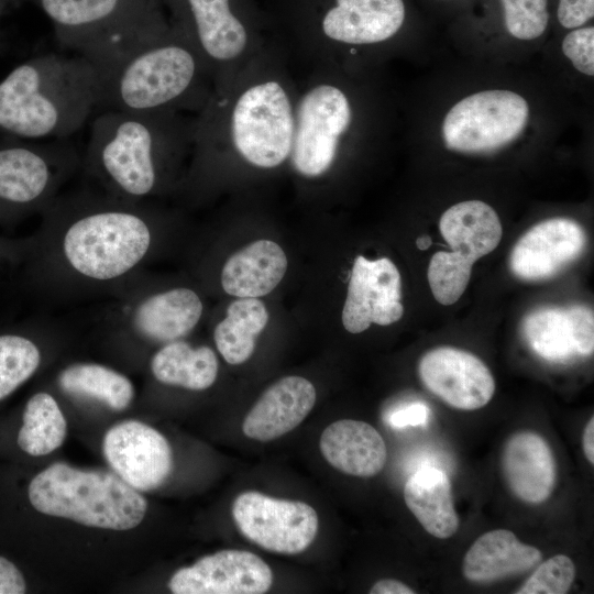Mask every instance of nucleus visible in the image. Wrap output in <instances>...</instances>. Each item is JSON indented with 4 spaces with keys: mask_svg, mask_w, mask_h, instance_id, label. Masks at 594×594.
Listing matches in <instances>:
<instances>
[{
    "mask_svg": "<svg viewBox=\"0 0 594 594\" xmlns=\"http://www.w3.org/2000/svg\"><path fill=\"white\" fill-rule=\"evenodd\" d=\"M40 216L13 267L18 289L44 305L109 298L144 271L160 243L156 209L101 190L59 194Z\"/></svg>",
    "mask_w": 594,
    "mask_h": 594,
    "instance_id": "nucleus-1",
    "label": "nucleus"
},
{
    "mask_svg": "<svg viewBox=\"0 0 594 594\" xmlns=\"http://www.w3.org/2000/svg\"><path fill=\"white\" fill-rule=\"evenodd\" d=\"M297 89L277 41L239 73L215 82L194 116L188 186L202 189L230 161L261 172L288 163Z\"/></svg>",
    "mask_w": 594,
    "mask_h": 594,
    "instance_id": "nucleus-2",
    "label": "nucleus"
},
{
    "mask_svg": "<svg viewBox=\"0 0 594 594\" xmlns=\"http://www.w3.org/2000/svg\"><path fill=\"white\" fill-rule=\"evenodd\" d=\"M194 116L99 111L90 125L82 170L110 196L147 201L175 183L190 153Z\"/></svg>",
    "mask_w": 594,
    "mask_h": 594,
    "instance_id": "nucleus-3",
    "label": "nucleus"
},
{
    "mask_svg": "<svg viewBox=\"0 0 594 594\" xmlns=\"http://www.w3.org/2000/svg\"><path fill=\"white\" fill-rule=\"evenodd\" d=\"M99 74L85 57L33 56L0 81V134L64 139L98 110Z\"/></svg>",
    "mask_w": 594,
    "mask_h": 594,
    "instance_id": "nucleus-4",
    "label": "nucleus"
},
{
    "mask_svg": "<svg viewBox=\"0 0 594 594\" xmlns=\"http://www.w3.org/2000/svg\"><path fill=\"white\" fill-rule=\"evenodd\" d=\"M211 89L206 64L170 25L99 74L98 110L196 114Z\"/></svg>",
    "mask_w": 594,
    "mask_h": 594,
    "instance_id": "nucleus-5",
    "label": "nucleus"
},
{
    "mask_svg": "<svg viewBox=\"0 0 594 594\" xmlns=\"http://www.w3.org/2000/svg\"><path fill=\"white\" fill-rule=\"evenodd\" d=\"M405 19L404 0H277L275 22L311 66L338 69L395 37Z\"/></svg>",
    "mask_w": 594,
    "mask_h": 594,
    "instance_id": "nucleus-6",
    "label": "nucleus"
},
{
    "mask_svg": "<svg viewBox=\"0 0 594 594\" xmlns=\"http://www.w3.org/2000/svg\"><path fill=\"white\" fill-rule=\"evenodd\" d=\"M31 1L50 20L57 43L98 74L170 28L163 0Z\"/></svg>",
    "mask_w": 594,
    "mask_h": 594,
    "instance_id": "nucleus-7",
    "label": "nucleus"
},
{
    "mask_svg": "<svg viewBox=\"0 0 594 594\" xmlns=\"http://www.w3.org/2000/svg\"><path fill=\"white\" fill-rule=\"evenodd\" d=\"M170 25L201 57L215 82L256 58L274 40L254 0H163Z\"/></svg>",
    "mask_w": 594,
    "mask_h": 594,
    "instance_id": "nucleus-8",
    "label": "nucleus"
},
{
    "mask_svg": "<svg viewBox=\"0 0 594 594\" xmlns=\"http://www.w3.org/2000/svg\"><path fill=\"white\" fill-rule=\"evenodd\" d=\"M28 496L42 514L112 530L135 528L147 510L146 499L116 473L79 470L63 462L36 474Z\"/></svg>",
    "mask_w": 594,
    "mask_h": 594,
    "instance_id": "nucleus-9",
    "label": "nucleus"
},
{
    "mask_svg": "<svg viewBox=\"0 0 594 594\" xmlns=\"http://www.w3.org/2000/svg\"><path fill=\"white\" fill-rule=\"evenodd\" d=\"M108 299L94 326L108 339L136 348L185 339L198 326L205 310L201 296L194 288L160 286L144 271Z\"/></svg>",
    "mask_w": 594,
    "mask_h": 594,
    "instance_id": "nucleus-10",
    "label": "nucleus"
},
{
    "mask_svg": "<svg viewBox=\"0 0 594 594\" xmlns=\"http://www.w3.org/2000/svg\"><path fill=\"white\" fill-rule=\"evenodd\" d=\"M81 166L76 150L64 143L0 141V224L41 213Z\"/></svg>",
    "mask_w": 594,
    "mask_h": 594,
    "instance_id": "nucleus-11",
    "label": "nucleus"
},
{
    "mask_svg": "<svg viewBox=\"0 0 594 594\" xmlns=\"http://www.w3.org/2000/svg\"><path fill=\"white\" fill-rule=\"evenodd\" d=\"M439 230L451 251L435 253L428 265V282L436 300L450 306L464 294L473 264L499 244L503 228L496 211L481 200H465L448 208Z\"/></svg>",
    "mask_w": 594,
    "mask_h": 594,
    "instance_id": "nucleus-12",
    "label": "nucleus"
},
{
    "mask_svg": "<svg viewBox=\"0 0 594 594\" xmlns=\"http://www.w3.org/2000/svg\"><path fill=\"white\" fill-rule=\"evenodd\" d=\"M529 107L509 90H485L457 102L446 114L442 135L448 148L485 153L517 139L527 125Z\"/></svg>",
    "mask_w": 594,
    "mask_h": 594,
    "instance_id": "nucleus-13",
    "label": "nucleus"
},
{
    "mask_svg": "<svg viewBox=\"0 0 594 594\" xmlns=\"http://www.w3.org/2000/svg\"><path fill=\"white\" fill-rule=\"evenodd\" d=\"M232 516L241 534L275 553L298 554L315 540L319 519L307 503L249 491L237 496Z\"/></svg>",
    "mask_w": 594,
    "mask_h": 594,
    "instance_id": "nucleus-14",
    "label": "nucleus"
},
{
    "mask_svg": "<svg viewBox=\"0 0 594 594\" xmlns=\"http://www.w3.org/2000/svg\"><path fill=\"white\" fill-rule=\"evenodd\" d=\"M102 451L113 472L136 491L157 488L173 469V453L166 438L138 420L111 427L105 435Z\"/></svg>",
    "mask_w": 594,
    "mask_h": 594,
    "instance_id": "nucleus-15",
    "label": "nucleus"
},
{
    "mask_svg": "<svg viewBox=\"0 0 594 594\" xmlns=\"http://www.w3.org/2000/svg\"><path fill=\"white\" fill-rule=\"evenodd\" d=\"M402 277L396 265L387 257L354 260L342 309V323L346 331L360 333L372 323L388 326L404 314Z\"/></svg>",
    "mask_w": 594,
    "mask_h": 594,
    "instance_id": "nucleus-16",
    "label": "nucleus"
},
{
    "mask_svg": "<svg viewBox=\"0 0 594 594\" xmlns=\"http://www.w3.org/2000/svg\"><path fill=\"white\" fill-rule=\"evenodd\" d=\"M272 584L273 572L258 556L226 549L177 570L168 587L174 594H262Z\"/></svg>",
    "mask_w": 594,
    "mask_h": 594,
    "instance_id": "nucleus-17",
    "label": "nucleus"
},
{
    "mask_svg": "<svg viewBox=\"0 0 594 594\" xmlns=\"http://www.w3.org/2000/svg\"><path fill=\"white\" fill-rule=\"evenodd\" d=\"M418 374L429 392L461 410L484 407L495 393V381L486 364L473 353L453 346L426 352Z\"/></svg>",
    "mask_w": 594,
    "mask_h": 594,
    "instance_id": "nucleus-18",
    "label": "nucleus"
},
{
    "mask_svg": "<svg viewBox=\"0 0 594 594\" xmlns=\"http://www.w3.org/2000/svg\"><path fill=\"white\" fill-rule=\"evenodd\" d=\"M585 243V232L576 221L547 219L531 227L516 242L509 266L521 279L549 278L578 258Z\"/></svg>",
    "mask_w": 594,
    "mask_h": 594,
    "instance_id": "nucleus-19",
    "label": "nucleus"
},
{
    "mask_svg": "<svg viewBox=\"0 0 594 594\" xmlns=\"http://www.w3.org/2000/svg\"><path fill=\"white\" fill-rule=\"evenodd\" d=\"M501 468L509 491L524 503L541 504L556 487L553 452L547 440L534 431H518L507 439Z\"/></svg>",
    "mask_w": 594,
    "mask_h": 594,
    "instance_id": "nucleus-20",
    "label": "nucleus"
},
{
    "mask_svg": "<svg viewBox=\"0 0 594 594\" xmlns=\"http://www.w3.org/2000/svg\"><path fill=\"white\" fill-rule=\"evenodd\" d=\"M316 388L301 376H285L260 396L242 424L253 440L271 441L299 426L316 404Z\"/></svg>",
    "mask_w": 594,
    "mask_h": 594,
    "instance_id": "nucleus-21",
    "label": "nucleus"
},
{
    "mask_svg": "<svg viewBox=\"0 0 594 594\" xmlns=\"http://www.w3.org/2000/svg\"><path fill=\"white\" fill-rule=\"evenodd\" d=\"M59 323L35 316L0 326V402L38 372Z\"/></svg>",
    "mask_w": 594,
    "mask_h": 594,
    "instance_id": "nucleus-22",
    "label": "nucleus"
},
{
    "mask_svg": "<svg viewBox=\"0 0 594 594\" xmlns=\"http://www.w3.org/2000/svg\"><path fill=\"white\" fill-rule=\"evenodd\" d=\"M319 448L336 470L352 476L372 477L387 461V449L381 433L361 420L342 419L330 424L321 433Z\"/></svg>",
    "mask_w": 594,
    "mask_h": 594,
    "instance_id": "nucleus-23",
    "label": "nucleus"
},
{
    "mask_svg": "<svg viewBox=\"0 0 594 594\" xmlns=\"http://www.w3.org/2000/svg\"><path fill=\"white\" fill-rule=\"evenodd\" d=\"M542 559L534 546L521 542L507 529H494L480 536L469 548L462 564L463 575L486 583L524 573Z\"/></svg>",
    "mask_w": 594,
    "mask_h": 594,
    "instance_id": "nucleus-24",
    "label": "nucleus"
},
{
    "mask_svg": "<svg viewBox=\"0 0 594 594\" xmlns=\"http://www.w3.org/2000/svg\"><path fill=\"white\" fill-rule=\"evenodd\" d=\"M283 249L270 240H257L232 254L220 273L222 289L239 298H257L270 294L287 271Z\"/></svg>",
    "mask_w": 594,
    "mask_h": 594,
    "instance_id": "nucleus-25",
    "label": "nucleus"
},
{
    "mask_svg": "<svg viewBox=\"0 0 594 594\" xmlns=\"http://www.w3.org/2000/svg\"><path fill=\"white\" fill-rule=\"evenodd\" d=\"M55 384L73 400L99 404L114 411L128 408L135 396L134 385L127 375L97 362L67 364L58 371Z\"/></svg>",
    "mask_w": 594,
    "mask_h": 594,
    "instance_id": "nucleus-26",
    "label": "nucleus"
},
{
    "mask_svg": "<svg viewBox=\"0 0 594 594\" xmlns=\"http://www.w3.org/2000/svg\"><path fill=\"white\" fill-rule=\"evenodd\" d=\"M404 499L429 535L447 539L457 532L459 516L450 480L442 470L425 466L416 471L404 486Z\"/></svg>",
    "mask_w": 594,
    "mask_h": 594,
    "instance_id": "nucleus-27",
    "label": "nucleus"
},
{
    "mask_svg": "<svg viewBox=\"0 0 594 594\" xmlns=\"http://www.w3.org/2000/svg\"><path fill=\"white\" fill-rule=\"evenodd\" d=\"M150 371L162 385L200 392L215 384L219 363L210 346H195L180 339L161 345L152 354Z\"/></svg>",
    "mask_w": 594,
    "mask_h": 594,
    "instance_id": "nucleus-28",
    "label": "nucleus"
},
{
    "mask_svg": "<svg viewBox=\"0 0 594 594\" xmlns=\"http://www.w3.org/2000/svg\"><path fill=\"white\" fill-rule=\"evenodd\" d=\"M268 322L265 305L257 298H238L213 328V341L223 360L232 365L246 362L254 352L256 338Z\"/></svg>",
    "mask_w": 594,
    "mask_h": 594,
    "instance_id": "nucleus-29",
    "label": "nucleus"
},
{
    "mask_svg": "<svg viewBox=\"0 0 594 594\" xmlns=\"http://www.w3.org/2000/svg\"><path fill=\"white\" fill-rule=\"evenodd\" d=\"M66 435V418L55 397L45 391L34 393L22 413L19 448L32 457L46 455L63 444Z\"/></svg>",
    "mask_w": 594,
    "mask_h": 594,
    "instance_id": "nucleus-30",
    "label": "nucleus"
},
{
    "mask_svg": "<svg viewBox=\"0 0 594 594\" xmlns=\"http://www.w3.org/2000/svg\"><path fill=\"white\" fill-rule=\"evenodd\" d=\"M524 334L532 351L546 361L563 363L579 355L566 309L532 311L524 321Z\"/></svg>",
    "mask_w": 594,
    "mask_h": 594,
    "instance_id": "nucleus-31",
    "label": "nucleus"
},
{
    "mask_svg": "<svg viewBox=\"0 0 594 594\" xmlns=\"http://www.w3.org/2000/svg\"><path fill=\"white\" fill-rule=\"evenodd\" d=\"M575 565L565 554L542 562L515 592L517 594H564L573 584Z\"/></svg>",
    "mask_w": 594,
    "mask_h": 594,
    "instance_id": "nucleus-32",
    "label": "nucleus"
},
{
    "mask_svg": "<svg viewBox=\"0 0 594 594\" xmlns=\"http://www.w3.org/2000/svg\"><path fill=\"white\" fill-rule=\"evenodd\" d=\"M507 31L519 40H534L546 31L548 0H501Z\"/></svg>",
    "mask_w": 594,
    "mask_h": 594,
    "instance_id": "nucleus-33",
    "label": "nucleus"
},
{
    "mask_svg": "<svg viewBox=\"0 0 594 594\" xmlns=\"http://www.w3.org/2000/svg\"><path fill=\"white\" fill-rule=\"evenodd\" d=\"M562 52L582 74L594 75V28L570 32L562 42Z\"/></svg>",
    "mask_w": 594,
    "mask_h": 594,
    "instance_id": "nucleus-34",
    "label": "nucleus"
},
{
    "mask_svg": "<svg viewBox=\"0 0 594 594\" xmlns=\"http://www.w3.org/2000/svg\"><path fill=\"white\" fill-rule=\"evenodd\" d=\"M572 337L579 355L588 356L594 351V315L584 306H573L566 309Z\"/></svg>",
    "mask_w": 594,
    "mask_h": 594,
    "instance_id": "nucleus-35",
    "label": "nucleus"
},
{
    "mask_svg": "<svg viewBox=\"0 0 594 594\" xmlns=\"http://www.w3.org/2000/svg\"><path fill=\"white\" fill-rule=\"evenodd\" d=\"M594 15V0H560L558 20L566 29H575Z\"/></svg>",
    "mask_w": 594,
    "mask_h": 594,
    "instance_id": "nucleus-36",
    "label": "nucleus"
},
{
    "mask_svg": "<svg viewBox=\"0 0 594 594\" xmlns=\"http://www.w3.org/2000/svg\"><path fill=\"white\" fill-rule=\"evenodd\" d=\"M429 408L422 403H411L391 414L388 422L394 428L425 425L429 417Z\"/></svg>",
    "mask_w": 594,
    "mask_h": 594,
    "instance_id": "nucleus-37",
    "label": "nucleus"
},
{
    "mask_svg": "<svg viewBox=\"0 0 594 594\" xmlns=\"http://www.w3.org/2000/svg\"><path fill=\"white\" fill-rule=\"evenodd\" d=\"M25 591L26 582L20 569L0 556V594H22Z\"/></svg>",
    "mask_w": 594,
    "mask_h": 594,
    "instance_id": "nucleus-38",
    "label": "nucleus"
},
{
    "mask_svg": "<svg viewBox=\"0 0 594 594\" xmlns=\"http://www.w3.org/2000/svg\"><path fill=\"white\" fill-rule=\"evenodd\" d=\"M26 238L0 235V267L4 264L14 266L25 249Z\"/></svg>",
    "mask_w": 594,
    "mask_h": 594,
    "instance_id": "nucleus-39",
    "label": "nucleus"
},
{
    "mask_svg": "<svg viewBox=\"0 0 594 594\" xmlns=\"http://www.w3.org/2000/svg\"><path fill=\"white\" fill-rule=\"evenodd\" d=\"M371 594H415L407 584L394 579H382L374 583L370 590Z\"/></svg>",
    "mask_w": 594,
    "mask_h": 594,
    "instance_id": "nucleus-40",
    "label": "nucleus"
},
{
    "mask_svg": "<svg viewBox=\"0 0 594 594\" xmlns=\"http://www.w3.org/2000/svg\"><path fill=\"white\" fill-rule=\"evenodd\" d=\"M582 443H583V452L586 457V460L590 462V464H594V417L592 416L590 420L587 421L583 436H582Z\"/></svg>",
    "mask_w": 594,
    "mask_h": 594,
    "instance_id": "nucleus-41",
    "label": "nucleus"
},
{
    "mask_svg": "<svg viewBox=\"0 0 594 594\" xmlns=\"http://www.w3.org/2000/svg\"><path fill=\"white\" fill-rule=\"evenodd\" d=\"M23 0H0V20L10 11H12L14 8H16L19 4L22 3Z\"/></svg>",
    "mask_w": 594,
    "mask_h": 594,
    "instance_id": "nucleus-42",
    "label": "nucleus"
}]
</instances>
